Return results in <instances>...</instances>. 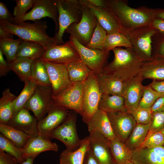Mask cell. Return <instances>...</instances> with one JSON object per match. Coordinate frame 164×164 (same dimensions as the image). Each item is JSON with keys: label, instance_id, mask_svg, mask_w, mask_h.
I'll list each match as a JSON object with an SVG mask.
<instances>
[{"label": "cell", "instance_id": "obj_26", "mask_svg": "<svg viewBox=\"0 0 164 164\" xmlns=\"http://www.w3.org/2000/svg\"><path fill=\"white\" fill-rule=\"evenodd\" d=\"M141 72L144 79L164 80V59L155 58L144 62Z\"/></svg>", "mask_w": 164, "mask_h": 164}, {"label": "cell", "instance_id": "obj_13", "mask_svg": "<svg viewBox=\"0 0 164 164\" xmlns=\"http://www.w3.org/2000/svg\"><path fill=\"white\" fill-rule=\"evenodd\" d=\"M43 61L67 65L80 60L76 50L68 41L62 45H55L46 49L39 58Z\"/></svg>", "mask_w": 164, "mask_h": 164}, {"label": "cell", "instance_id": "obj_39", "mask_svg": "<svg viewBox=\"0 0 164 164\" xmlns=\"http://www.w3.org/2000/svg\"><path fill=\"white\" fill-rule=\"evenodd\" d=\"M16 5L14 8V24L21 25L25 22L24 17L26 12L33 6L34 0H16Z\"/></svg>", "mask_w": 164, "mask_h": 164}, {"label": "cell", "instance_id": "obj_50", "mask_svg": "<svg viewBox=\"0 0 164 164\" xmlns=\"http://www.w3.org/2000/svg\"><path fill=\"white\" fill-rule=\"evenodd\" d=\"M83 164H100L89 148L85 153Z\"/></svg>", "mask_w": 164, "mask_h": 164}, {"label": "cell", "instance_id": "obj_35", "mask_svg": "<svg viewBox=\"0 0 164 164\" xmlns=\"http://www.w3.org/2000/svg\"><path fill=\"white\" fill-rule=\"evenodd\" d=\"M16 97L9 88L2 92L0 99V123L8 124L12 116V103Z\"/></svg>", "mask_w": 164, "mask_h": 164}, {"label": "cell", "instance_id": "obj_27", "mask_svg": "<svg viewBox=\"0 0 164 164\" xmlns=\"http://www.w3.org/2000/svg\"><path fill=\"white\" fill-rule=\"evenodd\" d=\"M98 109L106 113L127 111L123 97L115 95L102 94L99 103Z\"/></svg>", "mask_w": 164, "mask_h": 164}, {"label": "cell", "instance_id": "obj_56", "mask_svg": "<svg viewBox=\"0 0 164 164\" xmlns=\"http://www.w3.org/2000/svg\"><path fill=\"white\" fill-rule=\"evenodd\" d=\"M156 18L164 20V10H156Z\"/></svg>", "mask_w": 164, "mask_h": 164}, {"label": "cell", "instance_id": "obj_42", "mask_svg": "<svg viewBox=\"0 0 164 164\" xmlns=\"http://www.w3.org/2000/svg\"><path fill=\"white\" fill-rule=\"evenodd\" d=\"M164 96V94L158 92L149 85L144 86L143 93L138 107L151 109L159 98Z\"/></svg>", "mask_w": 164, "mask_h": 164}, {"label": "cell", "instance_id": "obj_36", "mask_svg": "<svg viewBox=\"0 0 164 164\" xmlns=\"http://www.w3.org/2000/svg\"><path fill=\"white\" fill-rule=\"evenodd\" d=\"M24 83V86L22 90L12 102V117L24 107L38 86L35 83L29 80L25 82Z\"/></svg>", "mask_w": 164, "mask_h": 164}, {"label": "cell", "instance_id": "obj_20", "mask_svg": "<svg viewBox=\"0 0 164 164\" xmlns=\"http://www.w3.org/2000/svg\"><path fill=\"white\" fill-rule=\"evenodd\" d=\"M38 122L29 110L24 107L12 117L8 125L32 137L39 136Z\"/></svg>", "mask_w": 164, "mask_h": 164}, {"label": "cell", "instance_id": "obj_51", "mask_svg": "<svg viewBox=\"0 0 164 164\" xmlns=\"http://www.w3.org/2000/svg\"><path fill=\"white\" fill-rule=\"evenodd\" d=\"M151 110L152 113L164 111V96L156 100Z\"/></svg>", "mask_w": 164, "mask_h": 164}, {"label": "cell", "instance_id": "obj_57", "mask_svg": "<svg viewBox=\"0 0 164 164\" xmlns=\"http://www.w3.org/2000/svg\"><path fill=\"white\" fill-rule=\"evenodd\" d=\"M35 158L34 157L28 158L21 164H33V161Z\"/></svg>", "mask_w": 164, "mask_h": 164}, {"label": "cell", "instance_id": "obj_37", "mask_svg": "<svg viewBox=\"0 0 164 164\" xmlns=\"http://www.w3.org/2000/svg\"><path fill=\"white\" fill-rule=\"evenodd\" d=\"M23 42L19 38L0 39V50L5 56L7 63H9L16 58V54L18 49Z\"/></svg>", "mask_w": 164, "mask_h": 164}, {"label": "cell", "instance_id": "obj_4", "mask_svg": "<svg viewBox=\"0 0 164 164\" xmlns=\"http://www.w3.org/2000/svg\"><path fill=\"white\" fill-rule=\"evenodd\" d=\"M58 14L59 29L53 38L57 45L65 43L63 34L70 25L78 23L82 17L79 0H55Z\"/></svg>", "mask_w": 164, "mask_h": 164}, {"label": "cell", "instance_id": "obj_16", "mask_svg": "<svg viewBox=\"0 0 164 164\" xmlns=\"http://www.w3.org/2000/svg\"><path fill=\"white\" fill-rule=\"evenodd\" d=\"M46 17L51 19L54 21L56 34L59 29V14L55 0H34L32 9L26 14L23 21H35Z\"/></svg>", "mask_w": 164, "mask_h": 164}, {"label": "cell", "instance_id": "obj_17", "mask_svg": "<svg viewBox=\"0 0 164 164\" xmlns=\"http://www.w3.org/2000/svg\"><path fill=\"white\" fill-rule=\"evenodd\" d=\"M43 61L48 74L53 96H56L72 83L68 76L67 65Z\"/></svg>", "mask_w": 164, "mask_h": 164}, {"label": "cell", "instance_id": "obj_25", "mask_svg": "<svg viewBox=\"0 0 164 164\" xmlns=\"http://www.w3.org/2000/svg\"><path fill=\"white\" fill-rule=\"evenodd\" d=\"M89 148L88 136L82 139L80 145L77 150H63L60 155V164H83L85 153Z\"/></svg>", "mask_w": 164, "mask_h": 164}, {"label": "cell", "instance_id": "obj_59", "mask_svg": "<svg viewBox=\"0 0 164 164\" xmlns=\"http://www.w3.org/2000/svg\"><path fill=\"white\" fill-rule=\"evenodd\" d=\"M127 164H135V163H134L133 162H132V161L128 162Z\"/></svg>", "mask_w": 164, "mask_h": 164}, {"label": "cell", "instance_id": "obj_14", "mask_svg": "<svg viewBox=\"0 0 164 164\" xmlns=\"http://www.w3.org/2000/svg\"><path fill=\"white\" fill-rule=\"evenodd\" d=\"M143 79L140 72L135 77L123 82L122 96L125 100L126 109L129 113L138 106L143 93L144 86L142 82Z\"/></svg>", "mask_w": 164, "mask_h": 164}, {"label": "cell", "instance_id": "obj_10", "mask_svg": "<svg viewBox=\"0 0 164 164\" xmlns=\"http://www.w3.org/2000/svg\"><path fill=\"white\" fill-rule=\"evenodd\" d=\"M84 82L72 83L57 95L53 96L54 102L83 116Z\"/></svg>", "mask_w": 164, "mask_h": 164}, {"label": "cell", "instance_id": "obj_15", "mask_svg": "<svg viewBox=\"0 0 164 164\" xmlns=\"http://www.w3.org/2000/svg\"><path fill=\"white\" fill-rule=\"evenodd\" d=\"M116 138L125 142L137 124L127 111L107 113Z\"/></svg>", "mask_w": 164, "mask_h": 164}, {"label": "cell", "instance_id": "obj_40", "mask_svg": "<svg viewBox=\"0 0 164 164\" xmlns=\"http://www.w3.org/2000/svg\"><path fill=\"white\" fill-rule=\"evenodd\" d=\"M0 150L14 156L19 164L25 161L22 156V149L17 147L1 133L0 134Z\"/></svg>", "mask_w": 164, "mask_h": 164}, {"label": "cell", "instance_id": "obj_52", "mask_svg": "<svg viewBox=\"0 0 164 164\" xmlns=\"http://www.w3.org/2000/svg\"><path fill=\"white\" fill-rule=\"evenodd\" d=\"M152 25L159 32L164 34V20L156 18L153 21Z\"/></svg>", "mask_w": 164, "mask_h": 164}, {"label": "cell", "instance_id": "obj_45", "mask_svg": "<svg viewBox=\"0 0 164 164\" xmlns=\"http://www.w3.org/2000/svg\"><path fill=\"white\" fill-rule=\"evenodd\" d=\"M149 132L160 131L164 127V111L152 113Z\"/></svg>", "mask_w": 164, "mask_h": 164}, {"label": "cell", "instance_id": "obj_58", "mask_svg": "<svg viewBox=\"0 0 164 164\" xmlns=\"http://www.w3.org/2000/svg\"><path fill=\"white\" fill-rule=\"evenodd\" d=\"M160 132L164 135V127L160 131Z\"/></svg>", "mask_w": 164, "mask_h": 164}, {"label": "cell", "instance_id": "obj_30", "mask_svg": "<svg viewBox=\"0 0 164 164\" xmlns=\"http://www.w3.org/2000/svg\"><path fill=\"white\" fill-rule=\"evenodd\" d=\"M150 123L137 124L130 135L124 142L132 151L139 148L145 141L148 134Z\"/></svg>", "mask_w": 164, "mask_h": 164}, {"label": "cell", "instance_id": "obj_47", "mask_svg": "<svg viewBox=\"0 0 164 164\" xmlns=\"http://www.w3.org/2000/svg\"><path fill=\"white\" fill-rule=\"evenodd\" d=\"M17 159L13 156L0 150V164H19Z\"/></svg>", "mask_w": 164, "mask_h": 164}, {"label": "cell", "instance_id": "obj_55", "mask_svg": "<svg viewBox=\"0 0 164 164\" xmlns=\"http://www.w3.org/2000/svg\"><path fill=\"white\" fill-rule=\"evenodd\" d=\"M14 35L0 26V39H13Z\"/></svg>", "mask_w": 164, "mask_h": 164}, {"label": "cell", "instance_id": "obj_1", "mask_svg": "<svg viewBox=\"0 0 164 164\" xmlns=\"http://www.w3.org/2000/svg\"><path fill=\"white\" fill-rule=\"evenodd\" d=\"M106 8L127 34L151 25L156 18V10L143 6L132 8L122 0H106Z\"/></svg>", "mask_w": 164, "mask_h": 164}, {"label": "cell", "instance_id": "obj_49", "mask_svg": "<svg viewBox=\"0 0 164 164\" xmlns=\"http://www.w3.org/2000/svg\"><path fill=\"white\" fill-rule=\"evenodd\" d=\"M10 71L8 63L4 59L3 53L0 50V77L6 76Z\"/></svg>", "mask_w": 164, "mask_h": 164}, {"label": "cell", "instance_id": "obj_48", "mask_svg": "<svg viewBox=\"0 0 164 164\" xmlns=\"http://www.w3.org/2000/svg\"><path fill=\"white\" fill-rule=\"evenodd\" d=\"M154 47L155 54L153 58H160L164 59V37L155 44Z\"/></svg>", "mask_w": 164, "mask_h": 164}, {"label": "cell", "instance_id": "obj_54", "mask_svg": "<svg viewBox=\"0 0 164 164\" xmlns=\"http://www.w3.org/2000/svg\"><path fill=\"white\" fill-rule=\"evenodd\" d=\"M93 5L100 8H106V0H87Z\"/></svg>", "mask_w": 164, "mask_h": 164}, {"label": "cell", "instance_id": "obj_6", "mask_svg": "<svg viewBox=\"0 0 164 164\" xmlns=\"http://www.w3.org/2000/svg\"><path fill=\"white\" fill-rule=\"evenodd\" d=\"M82 17L78 23L71 24L65 32L76 38L81 44L86 46L90 42L97 21L89 9L79 0Z\"/></svg>", "mask_w": 164, "mask_h": 164}, {"label": "cell", "instance_id": "obj_44", "mask_svg": "<svg viewBox=\"0 0 164 164\" xmlns=\"http://www.w3.org/2000/svg\"><path fill=\"white\" fill-rule=\"evenodd\" d=\"M137 124H147L150 122L152 115L151 109L138 107L130 112Z\"/></svg>", "mask_w": 164, "mask_h": 164}, {"label": "cell", "instance_id": "obj_9", "mask_svg": "<svg viewBox=\"0 0 164 164\" xmlns=\"http://www.w3.org/2000/svg\"><path fill=\"white\" fill-rule=\"evenodd\" d=\"M77 114L74 111H70L65 120L55 129L50 135L51 139L59 140L64 144L66 149L72 151L80 147L82 141L76 130Z\"/></svg>", "mask_w": 164, "mask_h": 164}, {"label": "cell", "instance_id": "obj_2", "mask_svg": "<svg viewBox=\"0 0 164 164\" xmlns=\"http://www.w3.org/2000/svg\"><path fill=\"white\" fill-rule=\"evenodd\" d=\"M112 50L114 54L113 60L104 67L103 72L112 75L123 82L141 72L144 62L132 48L118 47Z\"/></svg>", "mask_w": 164, "mask_h": 164}, {"label": "cell", "instance_id": "obj_19", "mask_svg": "<svg viewBox=\"0 0 164 164\" xmlns=\"http://www.w3.org/2000/svg\"><path fill=\"white\" fill-rule=\"evenodd\" d=\"M80 1L90 9L107 34L118 32L127 36V33L121 28L114 17L107 9L96 7L87 0Z\"/></svg>", "mask_w": 164, "mask_h": 164}, {"label": "cell", "instance_id": "obj_23", "mask_svg": "<svg viewBox=\"0 0 164 164\" xmlns=\"http://www.w3.org/2000/svg\"><path fill=\"white\" fill-rule=\"evenodd\" d=\"M87 124L89 133L99 132L110 141L116 138L107 113L101 110L98 109Z\"/></svg>", "mask_w": 164, "mask_h": 164}, {"label": "cell", "instance_id": "obj_29", "mask_svg": "<svg viewBox=\"0 0 164 164\" xmlns=\"http://www.w3.org/2000/svg\"><path fill=\"white\" fill-rule=\"evenodd\" d=\"M29 80L38 86L51 87L47 70L43 61L39 58L33 61Z\"/></svg>", "mask_w": 164, "mask_h": 164}, {"label": "cell", "instance_id": "obj_18", "mask_svg": "<svg viewBox=\"0 0 164 164\" xmlns=\"http://www.w3.org/2000/svg\"><path fill=\"white\" fill-rule=\"evenodd\" d=\"M89 149L100 164H116L111 155L109 141L99 132L89 133Z\"/></svg>", "mask_w": 164, "mask_h": 164}, {"label": "cell", "instance_id": "obj_38", "mask_svg": "<svg viewBox=\"0 0 164 164\" xmlns=\"http://www.w3.org/2000/svg\"><path fill=\"white\" fill-rule=\"evenodd\" d=\"M121 46L132 48L131 44L127 36L118 32L107 34L104 50L109 52L115 48Z\"/></svg>", "mask_w": 164, "mask_h": 164}, {"label": "cell", "instance_id": "obj_53", "mask_svg": "<svg viewBox=\"0 0 164 164\" xmlns=\"http://www.w3.org/2000/svg\"><path fill=\"white\" fill-rule=\"evenodd\" d=\"M149 85L156 91L164 94V80L161 81L153 80Z\"/></svg>", "mask_w": 164, "mask_h": 164}, {"label": "cell", "instance_id": "obj_21", "mask_svg": "<svg viewBox=\"0 0 164 164\" xmlns=\"http://www.w3.org/2000/svg\"><path fill=\"white\" fill-rule=\"evenodd\" d=\"M131 161L135 164H164V146L135 149Z\"/></svg>", "mask_w": 164, "mask_h": 164}, {"label": "cell", "instance_id": "obj_11", "mask_svg": "<svg viewBox=\"0 0 164 164\" xmlns=\"http://www.w3.org/2000/svg\"><path fill=\"white\" fill-rule=\"evenodd\" d=\"M54 102L51 87L38 85L24 107L32 111L39 121L45 117Z\"/></svg>", "mask_w": 164, "mask_h": 164}, {"label": "cell", "instance_id": "obj_12", "mask_svg": "<svg viewBox=\"0 0 164 164\" xmlns=\"http://www.w3.org/2000/svg\"><path fill=\"white\" fill-rule=\"evenodd\" d=\"M70 112L69 109L54 102L47 115L38 122L39 136L50 140L51 133L65 120Z\"/></svg>", "mask_w": 164, "mask_h": 164}, {"label": "cell", "instance_id": "obj_33", "mask_svg": "<svg viewBox=\"0 0 164 164\" xmlns=\"http://www.w3.org/2000/svg\"><path fill=\"white\" fill-rule=\"evenodd\" d=\"M67 67L71 83L84 81L92 72L81 59L68 64Z\"/></svg>", "mask_w": 164, "mask_h": 164}, {"label": "cell", "instance_id": "obj_28", "mask_svg": "<svg viewBox=\"0 0 164 164\" xmlns=\"http://www.w3.org/2000/svg\"><path fill=\"white\" fill-rule=\"evenodd\" d=\"M109 143L111 155L116 164H127L131 161L132 151L124 142L116 138L109 141Z\"/></svg>", "mask_w": 164, "mask_h": 164}, {"label": "cell", "instance_id": "obj_46", "mask_svg": "<svg viewBox=\"0 0 164 164\" xmlns=\"http://www.w3.org/2000/svg\"><path fill=\"white\" fill-rule=\"evenodd\" d=\"M0 22L14 24V17L12 16L6 5L0 2Z\"/></svg>", "mask_w": 164, "mask_h": 164}, {"label": "cell", "instance_id": "obj_22", "mask_svg": "<svg viewBox=\"0 0 164 164\" xmlns=\"http://www.w3.org/2000/svg\"><path fill=\"white\" fill-rule=\"evenodd\" d=\"M58 145L50 140L38 136L30 137L22 148V156L25 160L30 157H36L43 152L52 151L57 152Z\"/></svg>", "mask_w": 164, "mask_h": 164}, {"label": "cell", "instance_id": "obj_7", "mask_svg": "<svg viewBox=\"0 0 164 164\" xmlns=\"http://www.w3.org/2000/svg\"><path fill=\"white\" fill-rule=\"evenodd\" d=\"M77 51L81 60L96 74L103 72L109 55V52L88 48L70 36L68 41Z\"/></svg>", "mask_w": 164, "mask_h": 164}, {"label": "cell", "instance_id": "obj_41", "mask_svg": "<svg viewBox=\"0 0 164 164\" xmlns=\"http://www.w3.org/2000/svg\"><path fill=\"white\" fill-rule=\"evenodd\" d=\"M107 33L105 30L97 22L91 38L85 46L92 49L104 50V46Z\"/></svg>", "mask_w": 164, "mask_h": 164}, {"label": "cell", "instance_id": "obj_43", "mask_svg": "<svg viewBox=\"0 0 164 164\" xmlns=\"http://www.w3.org/2000/svg\"><path fill=\"white\" fill-rule=\"evenodd\" d=\"M163 146L164 135L160 131L148 132L145 141L139 148H152Z\"/></svg>", "mask_w": 164, "mask_h": 164}, {"label": "cell", "instance_id": "obj_31", "mask_svg": "<svg viewBox=\"0 0 164 164\" xmlns=\"http://www.w3.org/2000/svg\"><path fill=\"white\" fill-rule=\"evenodd\" d=\"M0 132L19 148H23L31 137L24 132L8 124L2 123H0Z\"/></svg>", "mask_w": 164, "mask_h": 164}, {"label": "cell", "instance_id": "obj_3", "mask_svg": "<svg viewBox=\"0 0 164 164\" xmlns=\"http://www.w3.org/2000/svg\"><path fill=\"white\" fill-rule=\"evenodd\" d=\"M0 26L25 41L38 43L46 49L57 45L53 37L47 34V25L46 21H37L32 23L25 22L21 25L0 22Z\"/></svg>", "mask_w": 164, "mask_h": 164}, {"label": "cell", "instance_id": "obj_24", "mask_svg": "<svg viewBox=\"0 0 164 164\" xmlns=\"http://www.w3.org/2000/svg\"><path fill=\"white\" fill-rule=\"evenodd\" d=\"M98 86L102 94L122 96L123 82L103 72L96 74Z\"/></svg>", "mask_w": 164, "mask_h": 164}, {"label": "cell", "instance_id": "obj_32", "mask_svg": "<svg viewBox=\"0 0 164 164\" xmlns=\"http://www.w3.org/2000/svg\"><path fill=\"white\" fill-rule=\"evenodd\" d=\"M45 50L43 47L38 43L23 41L18 49L16 58H24L33 61L39 58Z\"/></svg>", "mask_w": 164, "mask_h": 164}, {"label": "cell", "instance_id": "obj_34", "mask_svg": "<svg viewBox=\"0 0 164 164\" xmlns=\"http://www.w3.org/2000/svg\"><path fill=\"white\" fill-rule=\"evenodd\" d=\"M33 62L26 58H16L8 64L10 70L14 72L21 80L25 82L29 80Z\"/></svg>", "mask_w": 164, "mask_h": 164}, {"label": "cell", "instance_id": "obj_8", "mask_svg": "<svg viewBox=\"0 0 164 164\" xmlns=\"http://www.w3.org/2000/svg\"><path fill=\"white\" fill-rule=\"evenodd\" d=\"M102 94L98 85L96 75L92 72L84 82L83 121L87 123L98 109Z\"/></svg>", "mask_w": 164, "mask_h": 164}, {"label": "cell", "instance_id": "obj_5", "mask_svg": "<svg viewBox=\"0 0 164 164\" xmlns=\"http://www.w3.org/2000/svg\"><path fill=\"white\" fill-rule=\"evenodd\" d=\"M158 33L152 24L146 27L135 30L127 33L135 53L143 62L152 60V38Z\"/></svg>", "mask_w": 164, "mask_h": 164}]
</instances>
